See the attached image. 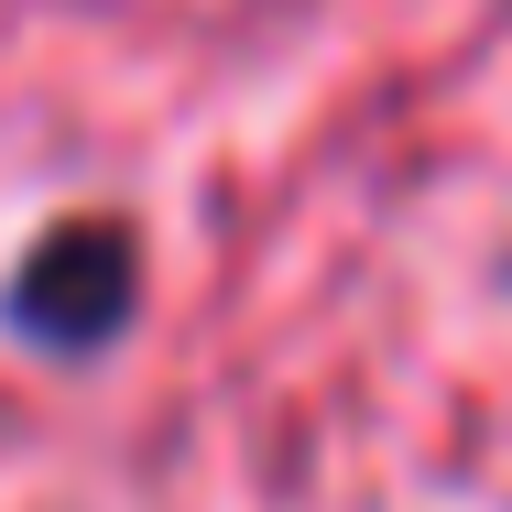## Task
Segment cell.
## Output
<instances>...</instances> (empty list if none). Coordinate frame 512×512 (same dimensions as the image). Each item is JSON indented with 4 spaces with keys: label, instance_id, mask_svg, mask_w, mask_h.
I'll list each match as a JSON object with an SVG mask.
<instances>
[{
    "label": "cell",
    "instance_id": "cell-1",
    "mask_svg": "<svg viewBox=\"0 0 512 512\" xmlns=\"http://www.w3.org/2000/svg\"><path fill=\"white\" fill-rule=\"evenodd\" d=\"M142 306V240L120 229V218H55L22 262H11V338H33V349H55V360H88L109 349L120 327Z\"/></svg>",
    "mask_w": 512,
    "mask_h": 512
}]
</instances>
